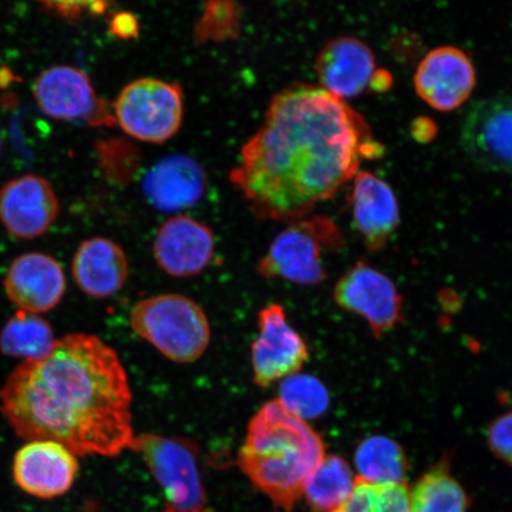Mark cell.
Wrapping results in <instances>:
<instances>
[{
    "label": "cell",
    "instance_id": "obj_1",
    "mask_svg": "<svg viewBox=\"0 0 512 512\" xmlns=\"http://www.w3.org/2000/svg\"><path fill=\"white\" fill-rule=\"evenodd\" d=\"M383 152L347 101L319 85L296 83L274 95L229 178L258 219L290 224L334 198L362 159Z\"/></svg>",
    "mask_w": 512,
    "mask_h": 512
},
{
    "label": "cell",
    "instance_id": "obj_2",
    "mask_svg": "<svg viewBox=\"0 0 512 512\" xmlns=\"http://www.w3.org/2000/svg\"><path fill=\"white\" fill-rule=\"evenodd\" d=\"M131 407L118 352L89 334L57 339L49 354L19 364L0 388V412L19 438L55 441L76 456L131 450Z\"/></svg>",
    "mask_w": 512,
    "mask_h": 512
},
{
    "label": "cell",
    "instance_id": "obj_3",
    "mask_svg": "<svg viewBox=\"0 0 512 512\" xmlns=\"http://www.w3.org/2000/svg\"><path fill=\"white\" fill-rule=\"evenodd\" d=\"M325 454L322 435L275 399L249 421L238 463L249 482L270 498L275 508L292 512L303 497L307 478Z\"/></svg>",
    "mask_w": 512,
    "mask_h": 512
},
{
    "label": "cell",
    "instance_id": "obj_4",
    "mask_svg": "<svg viewBox=\"0 0 512 512\" xmlns=\"http://www.w3.org/2000/svg\"><path fill=\"white\" fill-rule=\"evenodd\" d=\"M130 323L140 338L172 362H196L210 344L206 312L182 294L166 293L140 300L131 311Z\"/></svg>",
    "mask_w": 512,
    "mask_h": 512
},
{
    "label": "cell",
    "instance_id": "obj_5",
    "mask_svg": "<svg viewBox=\"0 0 512 512\" xmlns=\"http://www.w3.org/2000/svg\"><path fill=\"white\" fill-rule=\"evenodd\" d=\"M344 242L342 230L330 217L310 215L275 236L256 271L266 279L317 286L328 279L323 255L343 248Z\"/></svg>",
    "mask_w": 512,
    "mask_h": 512
},
{
    "label": "cell",
    "instance_id": "obj_6",
    "mask_svg": "<svg viewBox=\"0 0 512 512\" xmlns=\"http://www.w3.org/2000/svg\"><path fill=\"white\" fill-rule=\"evenodd\" d=\"M131 450L142 456L162 489L164 512H213L192 441L144 433L136 435Z\"/></svg>",
    "mask_w": 512,
    "mask_h": 512
},
{
    "label": "cell",
    "instance_id": "obj_7",
    "mask_svg": "<svg viewBox=\"0 0 512 512\" xmlns=\"http://www.w3.org/2000/svg\"><path fill=\"white\" fill-rule=\"evenodd\" d=\"M114 115L128 136L144 143L168 142L183 123L182 87L153 78L128 83L114 102Z\"/></svg>",
    "mask_w": 512,
    "mask_h": 512
},
{
    "label": "cell",
    "instance_id": "obj_8",
    "mask_svg": "<svg viewBox=\"0 0 512 512\" xmlns=\"http://www.w3.org/2000/svg\"><path fill=\"white\" fill-rule=\"evenodd\" d=\"M460 144L478 168L512 174V98L476 101L460 127Z\"/></svg>",
    "mask_w": 512,
    "mask_h": 512
},
{
    "label": "cell",
    "instance_id": "obj_9",
    "mask_svg": "<svg viewBox=\"0 0 512 512\" xmlns=\"http://www.w3.org/2000/svg\"><path fill=\"white\" fill-rule=\"evenodd\" d=\"M259 335L252 344L253 380L261 388L300 373L309 361L305 339L292 328L280 304L259 312Z\"/></svg>",
    "mask_w": 512,
    "mask_h": 512
},
{
    "label": "cell",
    "instance_id": "obj_10",
    "mask_svg": "<svg viewBox=\"0 0 512 512\" xmlns=\"http://www.w3.org/2000/svg\"><path fill=\"white\" fill-rule=\"evenodd\" d=\"M335 303L363 318L380 338L402 319V297L392 280L366 261H358L334 288Z\"/></svg>",
    "mask_w": 512,
    "mask_h": 512
},
{
    "label": "cell",
    "instance_id": "obj_11",
    "mask_svg": "<svg viewBox=\"0 0 512 512\" xmlns=\"http://www.w3.org/2000/svg\"><path fill=\"white\" fill-rule=\"evenodd\" d=\"M78 456L55 441L34 440L19 448L12 477L25 494L41 499L66 495L79 475Z\"/></svg>",
    "mask_w": 512,
    "mask_h": 512
},
{
    "label": "cell",
    "instance_id": "obj_12",
    "mask_svg": "<svg viewBox=\"0 0 512 512\" xmlns=\"http://www.w3.org/2000/svg\"><path fill=\"white\" fill-rule=\"evenodd\" d=\"M476 69L463 50L435 48L419 63L414 87L434 110L451 112L463 106L476 87Z\"/></svg>",
    "mask_w": 512,
    "mask_h": 512
},
{
    "label": "cell",
    "instance_id": "obj_13",
    "mask_svg": "<svg viewBox=\"0 0 512 512\" xmlns=\"http://www.w3.org/2000/svg\"><path fill=\"white\" fill-rule=\"evenodd\" d=\"M60 203L46 178L24 175L0 189V222L17 240L46 234L59 215Z\"/></svg>",
    "mask_w": 512,
    "mask_h": 512
},
{
    "label": "cell",
    "instance_id": "obj_14",
    "mask_svg": "<svg viewBox=\"0 0 512 512\" xmlns=\"http://www.w3.org/2000/svg\"><path fill=\"white\" fill-rule=\"evenodd\" d=\"M4 291L19 311L40 315L61 304L67 291L66 274L53 256L25 253L17 256L6 271Z\"/></svg>",
    "mask_w": 512,
    "mask_h": 512
},
{
    "label": "cell",
    "instance_id": "obj_15",
    "mask_svg": "<svg viewBox=\"0 0 512 512\" xmlns=\"http://www.w3.org/2000/svg\"><path fill=\"white\" fill-rule=\"evenodd\" d=\"M152 249L158 266L170 277L192 278L213 260L215 238L207 224L176 215L160 226Z\"/></svg>",
    "mask_w": 512,
    "mask_h": 512
},
{
    "label": "cell",
    "instance_id": "obj_16",
    "mask_svg": "<svg viewBox=\"0 0 512 512\" xmlns=\"http://www.w3.org/2000/svg\"><path fill=\"white\" fill-rule=\"evenodd\" d=\"M315 72L320 87L347 101L370 88L377 72L375 55L356 37H337L319 51Z\"/></svg>",
    "mask_w": 512,
    "mask_h": 512
},
{
    "label": "cell",
    "instance_id": "obj_17",
    "mask_svg": "<svg viewBox=\"0 0 512 512\" xmlns=\"http://www.w3.org/2000/svg\"><path fill=\"white\" fill-rule=\"evenodd\" d=\"M350 204L355 227L368 251H382L400 223V207L393 189L371 172H358Z\"/></svg>",
    "mask_w": 512,
    "mask_h": 512
},
{
    "label": "cell",
    "instance_id": "obj_18",
    "mask_svg": "<svg viewBox=\"0 0 512 512\" xmlns=\"http://www.w3.org/2000/svg\"><path fill=\"white\" fill-rule=\"evenodd\" d=\"M32 93L38 108L56 120L95 119L98 112L91 80L78 68L54 66L44 70Z\"/></svg>",
    "mask_w": 512,
    "mask_h": 512
},
{
    "label": "cell",
    "instance_id": "obj_19",
    "mask_svg": "<svg viewBox=\"0 0 512 512\" xmlns=\"http://www.w3.org/2000/svg\"><path fill=\"white\" fill-rule=\"evenodd\" d=\"M206 187V172L195 159L185 155L160 160L146 175L143 185L152 206L171 213L195 206Z\"/></svg>",
    "mask_w": 512,
    "mask_h": 512
},
{
    "label": "cell",
    "instance_id": "obj_20",
    "mask_svg": "<svg viewBox=\"0 0 512 512\" xmlns=\"http://www.w3.org/2000/svg\"><path fill=\"white\" fill-rule=\"evenodd\" d=\"M76 285L86 296L105 299L123 288L130 275L127 255L117 242L106 238L83 241L72 264Z\"/></svg>",
    "mask_w": 512,
    "mask_h": 512
},
{
    "label": "cell",
    "instance_id": "obj_21",
    "mask_svg": "<svg viewBox=\"0 0 512 512\" xmlns=\"http://www.w3.org/2000/svg\"><path fill=\"white\" fill-rule=\"evenodd\" d=\"M357 476L337 454H325L322 462L307 478L303 497L312 512H337L355 489Z\"/></svg>",
    "mask_w": 512,
    "mask_h": 512
},
{
    "label": "cell",
    "instance_id": "obj_22",
    "mask_svg": "<svg viewBox=\"0 0 512 512\" xmlns=\"http://www.w3.org/2000/svg\"><path fill=\"white\" fill-rule=\"evenodd\" d=\"M357 478L373 484L406 483L408 459L392 438L373 435L361 441L354 456Z\"/></svg>",
    "mask_w": 512,
    "mask_h": 512
},
{
    "label": "cell",
    "instance_id": "obj_23",
    "mask_svg": "<svg viewBox=\"0 0 512 512\" xmlns=\"http://www.w3.org/2000/svg\"><path fill=\"white\" fill-rule=\"evenodd\" d=\"M55 343L50 323L35 313L18 310L0 331L2 354L22 358L23 362L46 356Z\"/></svg>",
    "mask_w": 512,
    "mask_h": 512
},
{
    "label": "cell",
    "instance_id": "obj_24",
    "mask_svg": "<svg viewBox=\"0 0 512 512\" xmlns=\"http://www.w3.org/2000/svg\"><path fill=\"white\" fill-rule=\"evenodd\" d=\"M412 512H467L470 498L445 465L425 473L411 491Z\"/></svg>",
    "mask_w": 512,
    "mask_h": 512
},
{
    "label": "cell",
    "instance_id": "obj_25",
    "mask_svg": "<svg viewBox=\"0 0 512 512\" xmlns=\"http://www.w3.org/2000/svg\"><path fill=\"white\" fill-rule=\"evenodd\" d=\"M277 400L288 412L305 421L320 418L330 406V394L323 382L303 374L281 382Z\"/></svg>",
    "mask_w": 512,
    "mask_h": 512
},
{
    "label": "cell",
    "instance_id": "obj_26",
    "mask_svg": "<svg viewBox=\"0 0 512 512\" xmlns=\"http://www.w3.org/2000/svg\"><path fill=\"white\" fill-rule=\"evenodd\" d=\"M337 512H412L406 483L373 484L357 478L347 503Z\"/></svg>",
    "mask_w": 512,
    "mask_h": 512
},
{
    "label": "cell",
    "instance_id": "obj_27",
    "mask_svg": "<svg viewBox=\"0 0 512 512\" xmlns=\"http://www.w3.org/2000/svg\"><path fill=\"white\" fill-rule=\"evenodd\" d=\"M241 12L239 4L234 2L207 3L200 21L196 24V42L203 44L235 38L240 30Z\"/></svg>",
    "mask_w": 512,
    "mask_h": 512
},
{
    "label": "cell",
    "instance_id": "obj_28",
    "mask_svg": "<svg viewBox=\"0 0 512 512\" xmlns=\"http://www.w3.org/2000/svg\"><path fill=\"white\" fill-rule=\"evenodd\" d=\"M486 441L497 458L512 466V411L491 422Z\"/></svg>",
    "mask_w": 512,
    "mask_h": 512
},
{
    "label": "cell",
    "instance_id": "obj_29",
    "mask_svg": "<svg viewBox=\"0 0 512 512\" xmlns=\"http://www.w3.org/2000/svg\"><path fill=\"white\" fill-rule=\"evenodd\" d=\"M49 12L59 15L68 21H75L85 14L92 12L95 15L105 14L108 3H42Z\"/></svg>",
    "mask_w": 512,
    "mask_h": 512
},
{
    "label": "cell",
    "instance_id": "obj_30",
    "mask_svg": "<svg viewBox=\"0 0 512 512\" xmlns=\"http://www.w3.org/2000/svg\"><path fill=\"white\" fill-rule=\"evenodd\" d=\"M110 30L113 36L130 40V38L138 36L139 24L137 18L130 12H119L113 17Z\"/></svg>",
    "mask_w": 512,
    "mask_h": 512
},
{
    "label": "cell",
    "instance_id": "obj_31",
    "mask_svg": "<svg viewBox=\"0 0 512 512\" xmlns=\"http://www.w3.org/2000/svg\"><path fill=\"white\" fill-rule=\"evenodd\" d=\"M435 133H437V128L430 119L420 118L413 125V136L419 142H428L435 136Z\"/></svg>",
    "mask_w": 512,
    "mask_h": 512
},
{
    "label": "cell",
    "instance_id": "obj_32",
    "mask_svg": "<svg viewBox=\"0 0 512 512\" xmlns=\"http://www.w3.org/2000/svg\"><path fill=\"white\" fill-rule=\"evenodd\" d=\"M390 86H392V76L386 70H377L370 88L376 92H384L388 91Z\"/></svg>",
    "mask_w": 512,
    "mask_h": 512
},
{
    "label": "cell",
    "instance_id": "obj_33",
    "mask_svg": "<svg viewBox=\"0 0 512 512\" xmlns=\"http://www.w3.org/2000/svg\"><path fill=\"white\" fill-rule=\"evenodd\" d=\"M0 146H2V140H0Z\"/></svg>",
    "mask_w": 512,
    "mask_h": 512
}]
</instances>
